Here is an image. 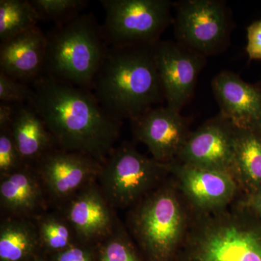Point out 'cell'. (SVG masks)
<instances>
[{"label":"cell","mask_w":261,"mask_h":261,"mask_svg":"<svg viewBox=\"0 0 261 261\" xmlns=\"http://www.w3.org/2000/svg\"><path fill=\"white\" fill-rule=\"evenodd\" d=\"M31 102L63 150L103 163L121 135L123 123L102 108L93 92L42 75L34 81Z\"/></svg>","instance_id":"obj_1"},{"label":"cell","mask_w":261,"mask_h":261,"mask_svg":"<svg viewBox=\"0 0 261 261\" xmlns=\"http://www.w3.org/2000/svg\"><path fill=\"white\" fill-rule=\"evenodd\" d=\"M154 45L108 48L92 92L120 121H132L164 101Z\"/></svg>","instance_id":"obj_2"},{"label":"cell","mask_w":261,"mask_h":261,"mask_svg":"<svg viewBox=\"0 0 261 261\" xmlns=\"http://www.w3.org/2000/svg\"><path fill=\"white\" fill-rule=\"evenodd\" d=\"M176 261H261V219L237 200L223 210L194 214Z\"/></svg>","instance_id":"obj_3"},{"label":"cell","mask_w":261,"mask_h":261,"mask_svg":"<svg viewBox=\"0 0 261 261\" xmlns=\"http://www.w3.org/2000/svg\"><path fill=\"white\" fill-rule=\"evenodd\" d=\"M193 216L170 176L130 207L127 230L146 261H176Z\"/></svg>","instance_id":"obj_4"},{"label":"cell","mask_w":261,"mask_h":261,"mask_svg":"<svg viewBox=\"0 0 261 261\" xmlns=\"http://www.w3.org/2000/svg\"><path fill=\"white\" fill-rule=\"evenodd\" d=\"M47 35L42 75L92 91L109 46L102 27L91 13L56 25Z\"/></svg>","instance_id":"obj_5"},{"label":"cell","mask_w":261,"mask_h":261,"mask_svg":"<svg viewBox=\"0 0 261 261\" xmlns=\"http://www.w3.org/2000/svg\"><path fill=\"white\" fill-rule=\"evenodd\" d=\"M170 176L168 163L139 152L123 142L102 163L98 176L99 188L111 207H133Z\"/></svg>","instance_id":"obj_6"},{"label":"cell","mask_w":261,"mask_h":261,"mask_svg":"<svg viewBox=\"0 0 261 261\" xmlns=\"http://www.w3.org/2000/svg\"><path fill=\"white\" fill-rule=\"evenodd\" d=\"M102 27L109 47L154 45L173 23L168 0H101Z\"/></svg>","instance_id":"obj_7"},{"label":"cell","mask_w":261,"mask_h":261,"mask_svg":"<svg viewBox=\"0 0 261 261\" xmlns=\"http://www.w3.org/2000/svg\"><path fill=\"white\" fill-rule=\"evenodd\" d=\"M177 42L207 57L224 50L229 42L231 19L227 7L218 0H187L175 5Z\"/></svg>","instance_id":"obj_8"},{"label":"cell","mask_w":261,"mask_h":261,"mask_svg":"<svg viewBox=\"0 0 261 261\" xmlns=\"http://www.w3.org/2000/svg\"><path fill=\"white\" fill-rule=\"evenodd\" d=\"M170 176L194 214H208L232 205L241 195L230 173L194 167L174 161L168 163Z\"/></svg>","instance_id":"obj_9"},{"label":"cell","mask_w":261,"mask_h":261,"mask_svg":"<svg viewBox=\"0 0 261 261\" xmlns=\"http://www.w3.org/2000/svg\"><path fill=\"white\" fill-rule=\"evenodd\" d=\"M153 48L166 106L181 112L193 96L206 57L173 41L160 40Z\"/></svg>","instance_id":"obj_10"},{"label":"cell","mask_w":261,"mask_h":261,"mask_svg":"<svg viewBox=\"0 0 261 261\" xmlns=\"http://www.w3.org/2000/svg\"><path fill=\"white\" fill-rule=\"evenodd\" d=\"M234 142V127L219 113L190 132L175 161L233 176Z\"/></svg>","instance_id":"obj_11"},{"label":"cell","mask_w":261,"mask_h":261,"mask_svg":"<svg viewBox=\"0 0 261 261\" xmlns=\"http://www.w3.org/2000/svg\"><path fill=\"white\" fill-rule=\"evenodd\" d=\"M102 163L80 152L53 149L37 162L43 187L55 200L66 202L97 179Z\"/></svg>","instance_id":"obj_12"},{"label":"cell","mask_w":261,"mask_h":261,"mask_svg":"<svg viewBox=\"0 0 261 261\" xmlns=\"http://www.w3.org/2000/svg\"><path fill=\"white\" fill-rule=\"evenodd\" d=\"M132 125L135 138L163 163L176 159L191 132L190 118L168 106L150 108L132 120Z\"/></svg>","instance_id":"obj_13"},{"label":"cell","mask_w":261,"mask_h":261,"mask_svg":"<svg viewBox=\"0 0 261 261\" xmlns=\"http://www.w3.org/2000/svg\"><path fill=\"white\" fill-rule=\"evenodd\" d=\"M220 114L238 129L261 134V84L247 83L233 72H221L212 81Z\"/></svg>","instance_id":"obj_14"},{"label":"cell","mask_w":261,"mask_h":261,"mask_svg":"<svg viewBox=\"0 0 261 261\" xmlns=\"http://www.w3.org/2000/svg\"><path fill=\"white\" fill-rule=\"evenodd\" d=\"M65 203L64 218L80 243L90 245L110 234L117 221L111 206L96 182L89 184Z\"/></svg>","instance_id":"obj_15"},{"label":"cell","mask_w":261,"mask_h":261,"mask_svg":"<svg viewBox=\"0 0 261 261\" xmlns=\"http://www.w3.org/2000/svg\"><path fill=\"white\" fill-rule=\"evenodd\" d=\"M47 51V35L38 27L0 43V71L20 82L42 75Z\"/></svg>","instance_id":"obj_16"},{"label":"cell","mask_w":261,"mask_h":261,"mask_svg":"<svg viewBox=\"0 0 261 261\" xmlns=\"http://www.w3.org/2000/svg\"><path fill=\"white\" fill-rule=\"evenodd\" d=\"M44 187L30 165L1 178L0 203L10 216L27 218L44 206Z\"/></svg>","instance_id":"obj_17"},{"label":"cell","mask_w":261,"mask_h":261,"mask_svg":"<svg viewBox=\"0 0 261 261\" xmlns=\"http://www.w3.org/2000/svg\"><path fill=\"white\" fill-rule=\"evenodd\" d=\"M10 130L22 159L28 165L37 163L56 145L42 118L29 104L17 105Z\"/></svg>","instance_id":"obj_18"},{"label":"cell","mask_w":261,"mask_h":261,"mask_svg":"<svg viewBox=\"0 0 261 261\" xmlns=\"http://www.w3.org/2000/svg\"><path fill=\"white\" fill-rule=\"evenodd\" d=\"M232 175L241 195L261 192V134L235 128Z\"/></svg>","instance_id":"obj_19"},{"label":"cell","mask_w":261,"mask_h":261,"mask_svg":"<svg viewBox=\"0 0 261 261\" xmlns=\"http://www.w3.org/2000/svg\"><path fill=\"white\" fill-rule=\"evenodd\" d=\"M41 247L36 224L9 216L0 226V261H31Z\"/></svg>","instance_id":"obj_20"},{"label":"cell","mask_w":261,"mask_h":261,"mask_svg":"<svg viewBox=\"0 0 261 261\" xmlns=\"http://www.w3.org/2000/svg\"><path fill=\"white\" fill-rule=\"evenodd\" d=\"M39 21L37 11L29 0H1L0 43L37 27Z\"/></svg>","instance_id":"obj_21"},{"label":"cell","mask_w":261,"mask_h":261,"mask_svg":"<svg viewBox=\"0 0 261 261\" xmlns=\"http://www.w3.org/2000/svg\"><path fill=\"white\" fill-rule=\"evenodd\" d=\"M36 226L41 247L53 254L66 250L77 243L74 231L64 217L44 215L37 219Z\"/></svg>","instance_id":"obj_22"},{"label":"cell","mask_w":261,"mask_h":261,"mask_svg":"<svg viewBox=\"0 0 261 261\" xmlns=\"http://www.w3.org/2000/svg\"><path fill=\"white\" fill-rule=\"evenodd\" d=\"M97 252V261H146L128 230L118 221L102 240Z\"/></svg>","instance_id":"obj_23"},{"label":"cell","mask_w":261,"mask_h":261,"mask_svg":"<svg viewBox=\"0 0 261 261\" xmlns=\"http://www.w3.org/2000/svg\"><path fill=\"white\" fill-rule=\"evenodd\" d=\"M39 20L61 25L82 14L88 1L84 0H30Z\"/></svg>","instance_id":"obj_24"},{"label":"cell","mask_w":261,"mask_h":261,"mask_svg":"<svg viewBox=\"0 0 261 261\" xmlns=\"http://www.w3.org/2000/svg\"><path fill=\"white\" fill-rule=\"evenodd\" d=\"M10 128L0 129V176L2 177L14 172L25 166Z\"/></svg>","instance_id":"obj_25"},{"label":"cell","mask_w":261,"mask_h":261,"mask_svg":"<svg viewBox=\"0 0 261 261\" xmlns=\"http://www.w3.org/2000/svg\"><path fill=\"white\" fill-rule=\"evenodd\" d=\"M34 90L27 84L0 71V101L10 104H29Z\"/></svg>","instance_id":"obj_26"},{"label":"cell","mask_w":261,"mask_h":261,"mask_svg":"<svg viewBox=\"0 0 261 261\" xmlns=\"http://www.w3.org/2000/svg\"><path fill=\"white\" fill-rule=\"evenodd\" d=\"M53 261H94V252L90 245L79 243L53 254Z\"/></svg>","instance_id":"obj_27"},{"label":"cell","mask_w":261,"mask_h":261,"mask_svg":"<svg viewBox=\"0 0 261 261\" xmlns=\"http://www.w3.org/2000/svg\"><path fill=\"white\" fill-rule=\"evenodd\" d=\"M246 51L250 60H261V20L250 24L247 29Z\"/></svg>","instance_id":"obj_28"},{"label":"cell","mask_w":261,"mask_h":261,"mask_svg":"<svg viewBox=\"0 0 261 261\" xmlns=\"http://www.w3.org/2000/svg\"><path fill=\"white\" fill-rule=\"evenodd\" d=\"M17 105L0 103V129L10 128L14 117Z\"/></svg>","instance_id":"obj_29"},{"label":"cell","mask_w":261,"mask_h":261,"mask_svg":"<svg viewBox=\"0 0 261 261\" xmlns=\"http://www.w3.org/2000/svg\"><path fill=\"white\" fill-rule=\"evenodd\" d=\"M238 200L261 219V192L250 196L240 195Z\"/></svg>","instance_id":"obj_30"},{"label":"cell","mask_w":261,"mask_h":261,"mask_svg":"<svg viewBox=\"0 0 261 261\" xmlns=\"http://www.w3.org/2000/svg\"><path fill=\"white\" fill-rule=\"evenodd\" d=\"M31 261H47L46 260L45 258H44V257H39V256H36L35 257H34V258L32 259Z\"/></svg>","instance_id":"obj_31"}]
</instances>
